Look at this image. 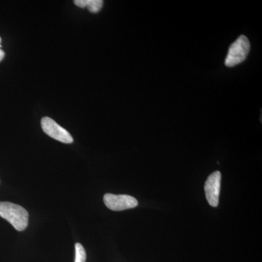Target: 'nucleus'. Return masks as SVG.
<instances>
[{"label":"nucleus","mask_w":262,"mask_h":262,"mask_svg":"<svg viewBox=\"0 0 262 262\" xmlns=\"http://www.w3.org/2000/svg\"><path fill=\"white\" fill-rule=\"evenodd\" d=\"M0 217L8 221L19 232L28 226V211L23 207L10 202H0Z\"/></svg>","instance_id":"1"},{"label":"nucleus","mask_w":262,"mask_h":262,"mask_svg":"<svg viewBox=\"0 0 262 262\" xmlns=\"http://www.w3.org/2000/svg\"><path fill=\"white\" fill-rule=\"evenodd\" d=\"M251 49L249 39L245 35L239 36L229 48L225 59L227 67H233L244 62Z\"/></svg>","instance_id":"2"},{"label":"nucleus","mask_w":262,"mask_h":262,"mask_svg":"<svg viewBox=\"0 0 262 262\" xmlns=\"http://www.w3.org/2000/svg\"><path fill=\"white\" fill-rule=\"evenodd\" d=\"M86 252L83 246L80 244H75V262H85Z\"/></svg>","instance_id":"7"},{"label":"nucleus","mask_w":262,"mask_h":262,"mask_svg":"<svg viewBox=\"0 0 262 262\" xmlns=\"http://www.w3.org/2000/svg\"><path fill=\"white\" fill-rule=\"evenodd\" d=\"M103 202L108 209L120 211L136 208L139 205L137 200L134 196L127 194H108L103 196Z\"/></svg>","instance_id":"4"},{"label":"nucleus","mask_w":262,"mask_h":262,"mask_svg":"<svg viewBox=\"0 0 262 262\" xmlns=\"http://www.w3.org/2000/svg\"><path fill=\"white\" fill-rule=\"evenodd\" d=\"M5 55V52L2 50V48H0V62L3 61V58H4Z\"/></svg>","instance_id":"8"},{"label":"nucleus","mask_w":262,"mask_h":262,"mask_svg":"<svg viewBox=\"0 0 262 262\" xmlns=\"http://www.w3.org/2000/svg\"><path fill=\"white\" fill-rule=\"evenodd\" d=\"M1 42H2V39H1V37H0V48H1Z\"/></svg>","instance_id":"9"},{"label":"nucleus","mask_w":262,"mask_h":262,"mask_svg":"<svg viewBox=\"0 0 262 262\" xmlns=\"http://www.w3.org/2000/svg\"><path fill=\"white\" fill-rule=\"evenodd\" d=\"M74 3L80 8H88L92 13H97L102 8V0H75Z\"/></svg>","instance_id":"6"},{"label":"nucleus","mask_w":262,"mask_h":262,"mask_svg":"<svg viewBox=\"0 0 262 262\" xmlns=\"http://www.w3.org/2000/svg\"><path fill=\"white\" fill-rule=\"evenodd\" d=\"M222 174L220 171H215L208 177L205 183V192L207 201L212 207H217L220 201Z\"/></svg>","instance_id":"5"},{"label":"nucleus","mask_w":262,"mask_h":262,"mask_svg":"<svg viewBox=\"0 0 262 262\" xmlns=\"http://www.w3.org/2000/svg\"><path fill=\"white\" fill-rule=\"evenodd\" d=\"M42 129L48 136L63 144H72L73 138L66 129L58 125L53 119L48 117H43L41 120Z\"/></svg>","instance_id":"3"}]
</instances>
